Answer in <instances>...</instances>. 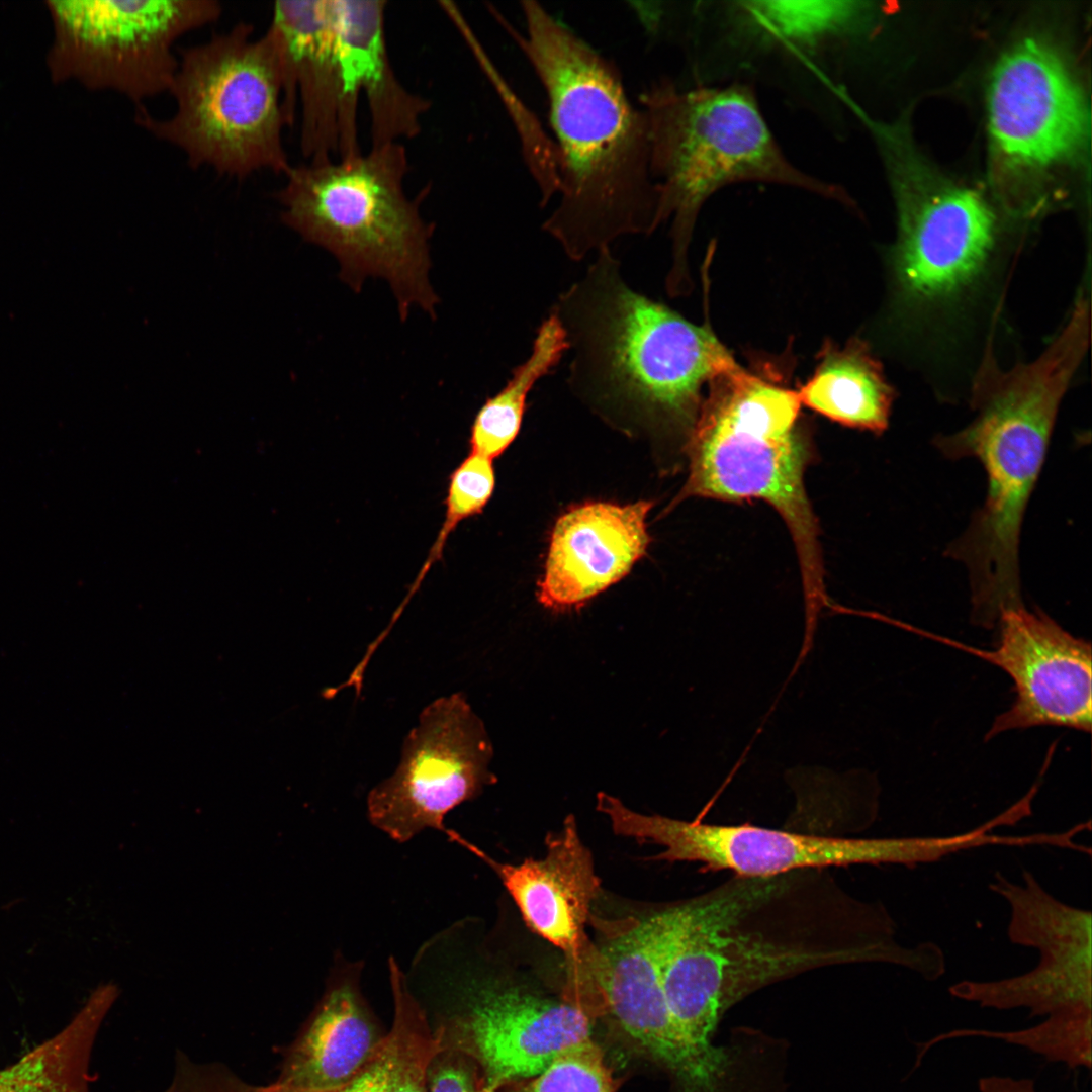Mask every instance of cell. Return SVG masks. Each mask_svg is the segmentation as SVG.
Instances as JSON below:
<instances>
[{
	"label": "cell",
	"instance_id": "1",
	"mask_svg": "<svg viewBox=\"0 0 1092 1092\" xmlns=\"http://www.w3.org/2000/svg\"><path fill=\"white\" fill-rule=\"evenodd\" d=\"M734 876L673 905L663 946L669 1010L701 1046L719 1014L766 984L815 968L887 963L921 972L922 944L896 941V923L879 902L842 890L826 872Z\"/></svg>",
	"mask_w": 1092,
	"mask_h": 1092
},
{
	"label": "cell",
	"instance_id": "2",
	"mask_svg": "<svg viewBox=\"0 0 1092 1092\" xmlns=\"http://www.w3.org/2000/svg\"><path fill=\"white\" fill-rule=\"evenodd\" d=\"M886 255V326L899 357L938 392L969 393L996 357L1007 290L1025 237L978 191L903 199Z\"/></svg>",
	"mask_w": 1092,
	"mask_h": 1092
},
{
	"label": "cell",
	"instance_id": "3",
	"mask_svg": "<svg viewBox=\"0 0 1092 1092\" xmlns=\"http://www.w3.org/2000/svg\"><path fill=\"white\" fill-rule=\"evenodd\" d=\"M512 31L548 99L558 157V204L542 228L573 261L658 226L647 120L617 66L537 1Z\"/></svg>",
	"mask_w": 1092,
	"mask_h": 1092
},
{
	"label": "cell",
	"instance_id": "4",
	"mask_svg": "<svg viewBox=\"0 0 1092 1092\" xmlns=\"http://www.w3.org/2000/svg\"><path fill=\"white\" fill-rule=\"evenodd\" d=\"M1091 309L1074 303L1059 331L1034 359L1002 368L997 359L978 373L969 392L975 415L936 445L951 458L975 457L987 494L948 555L970 575L973 618L993 624L1022 602L1019 541L1023 515L1041 470L1061 402L1089 350Z\"/></svg>",
	"mask_w": 1092,
	"mask_h": 1092
},
{
	"label": "cell",
	"instance_id": "5",
	"mask_svg": "<svg viewBox=\"0 0 1092 1092\" xmlns=\"http://www.w3.org/2000/svg\"><path fill=\"white\" fill-rule=\"evenodd\" d=\"M596 254L550 309L567 336L569 386L596 406L689 437L704 388L741 366L708 326L634 289L611 248Z\"/></svg>",
	"mask_w": 1092,
	"mask_h": 1092
},
{
	"label": "cell",
	"instance_id": "6",
	"mask_svg": "<svg viewBox=\"0 0 1092 1092\" xmlns=\"http://www.w3.org/2000/svg\"><path fill=\"white\" fill-rule=\"evenodd\" d=\"M640 102L647 120L658 222L671 221L669 295H679L689 284L687 253L698 213L722 187L766 182L849 202L842 187L808 175L787 159L746 84L682 89L662 80L649 87Z\"/></svg>",
	"mask_w": 1092,
	"mask_h": 1092
},
{
	"label": "cell",
	"instance_id": "7",
	"mask_svg": "<svg viewBox=\"0 0 1092 1092\" xmlns=\"http://www.w3.org/2000/svg\"><path fill=\"white\" fill-rule=\"evenodd\" d=\"M407 171L406 150L393 143L337 162L292 165L275 193L282 222L330 251L354 291L370 276L388 281L401 321L414 305L435 317L439 300L429 281L434 225L421 216L423 194L405 192Z\"/></svg>",
	"mask_w": 1092,
	"mask_h": 1092
},
{
	"label": "cell",
	"instance_id": "8",
	"mask_svg": "<svg viewBox=\"0 0 1092 1092\" xmlns=\"http://www.w3.org/2000/svg\"><path fill=\"white\" fill-rule=\"evenodd\" d=\"M707 391L687 440V481L674 502L696 496L768 504L791 534L808 601L817 603L824 567L804 483L810 450L798 425V392L742 367Z\"/></svg>",
	"mask_w": 1092,
	"mask_h": 1092
},
{
	"label": "cell",
	"instance_id": "9",
	"mask_svg": "<svg viewBox=\"0 0 1092 1092\" xmlns=\"http://www.w3.org/2000/svg\"><path fill=\"white\" fill-rule=\"evenodd\" d=\"M168 93L175 103L170 116L143 107L134 120L182 152L192 169L244 180L261 171L285 175L292 166L283 143L289 126L279 62L252 23L240 21L178 51Z\"/></svg>",
	"mask_w": 1092,
	"mask_h": 1092
},
{
	"label": "cell",
	"instance_id": "10",
	"mask_svg": "<svg viewBox=\"0 0 1092 1092\" xmlns=\"http://www.w3.org/2000/svg\"><path fill=\"white\" fill-rule=\"evenodd\" d=\"M222 9L217 0H111L66 2L56 11L72 73L140 109L168 93L177 41L216 22Z\"/></svg>",
	"mask_w": 1092,
	"mask_h": 1092
},
{
	"label": "cell",
	"instance_id": "11",
	"mask_svg": "<svg viewBox=\"0 0 1092 1092\" xmlns=\"http://www.w3.org/2000/svg\"><path fill=\"white\" fill-rule=\"evenodd\" d=\"M483 722L461 692L441 697L420 713L404 738L394 772L367 797L373 826L403 843L430 828L446 833V815L495 782Z\"/></svg>",
	"mask_w": 1092,
	"mask_h": 1092
},
{
	"label": "cell",
	"instance_id": "12",
	"mask_svg": "<svg viewBox=\"0 0 1092 1092\" xmlns=\"http://www.w3.org/2000/svg\"><path fill=\"white\" fill-rule=\"evenodd\" d=\"M581 976L583 999L606 1009L619 1026L693 1089L712 1092L727 1056L693 1041L674 1020L663 990L667 908L646 918L600 922Z\"/></svg>",
	"mask_w": 1092,
	"mask_h": 1092
},
{
	"label": "cell",
	"instance_id": "13",
	"mask_svg": "<svg viewBox=\"0 0 1092 1092\" xmlns=\"http://www.w3.org/2000/svg\"><path fill=\"white\" fill-rule=\"evenodd\" d=\"M612 828L618 835L660 845L663 850L655 859L699 862L705 871L750 878L853 864L915 867L921 856L916 836L845 837L706 824L645 815L626 806L615 810Z\"/></svg>",
	"mask_w": 1092,
	"mask_h": 1092
},
{
	"label": "cell",
	"instance_id": "14",
	"mask_svg": "<svg viewBox=\"0 0 1092 1092\" xmlns=\"http://www.w3.org/2000/svg\"><path fill=\"white\" fill-rule=\"evenodd\" d=\"M998 643L979 658L1012 679L1015 700L998 715L986 739L1037 726L1090 732L1092 719L1091 644L1074 637L1039 610L1023 602L1000 611Z\"/></svg>",
	"mask_w": 1092,
	"mask_h": 1092
},
{
	"label": "cell",
	"instance_id": "15",
	"mask_svg": "<svg viewBox=\"0 0 1092 1092\" xmlns=\"http://www.w3.org/2000/svg\"><path fill=\"white\" fill-rule=\"evenodd\" d=\"M988 114L997 152L1019 168L1068 160L1089 129L1082 90L1058 54L1035 39L1020 42L996 67Z\"/></svg>",
	"mask_w": 1092,
	"mask_h": 1092
},
{
	"label": "cell",
	"instance_id": "16",
	"mask_svg": "<svg viewBox=\"0 0 1092 1092\" xmlns=\"http://www.w3.org/2000/svg\"><path fill=\"white\" fill-rule=\"evenodd\" d=\"M459 1044L481 1065L484 1087L533 1077L565 1050L590 1038L588 1017L571 1002L495 982L466 980Z\"/></svg>",
	"mask_w": 1092,
	"mask_h": 1092
},
{
	"label": "cell",
	"instance_id": "17",
	"mask_svg": "<svg viewBox=\"0 0 1092 1092\" xmlns=\"http://www.w3.org/2000/svg\"><path fill=\"white\" fill-rule=\"evenodd\" d=\"M653 505L587 502L559 516L538 582L540 604L555 611L578 608L628 575L651 542L647 517Z\"/></svg>",
	"mask_w": 1092,
	"mask_h": 1092
},
{
	"label": "cell",
	"instance_id": "18",
	"mask_svg": "<svg viewBox=\"0 0 1092 1092\" xmlns=\"http://www.w3.org/2000/svg\"><path fill=\"white\" fill-rule=\"evenodd\" d=\"M382 0H335L336 47L341 78L339 159L361 153L357 108L360 94L370 115L371 147L400 143L421 131L430 102L406 89L388 56Z\"/></svg>",
	"mask_w": 1092,
	"mask_h": 1092
},
{
	"label": "cell",
	"instance_id": "19",
	"mask_svg": "<svg viewBox=\"0 0 1092 1092\" xmlns=\"http://www.w3.org/2000/svg\"><path fill=\"white\" fill-rule=\"evenodd\" d=\"M265 34L279 62L289 127L300 111L302 156L308 163L333 160L341 101L335 0L276 1Z\"/></svg>",
	"mask_w": 1092,
	"mask_h": 1092
},
{
	"label": "cell",
	"instance_id": "20",
	"mask_svg": "<svg viewBox=\"0 0 1092 1092\" xmlns=\"http://www.w3.org/2000/svg\"><path fill=\"white\" fill-rule=\"evenodd\" d=\"M455 840L494 870L526 924L561 949L572 970L584 962L593 946L585 924L601 882L574 817H567L563 828L548 836L542 859L527 858L518 864L492 859L461 835Z\"/></svg>",
	"mask_w": 1092,
	"mask_h": 1092
},
{
	"label": "cell",
	"instance_id": "21",
	"mask_svg": "<svg viewBox=\"0 0 1092 1092\" xmlns=\"http://www.w3.org/2000/svg\"><path fill=\"white\" fill-rule=\"evenodd\" d=\"M363 963L337 954L327 991L307 1028L286 1054L278 1078L259 1092H334L373 1055L377 1034L359 990Z\"/></svg>",
	"mask_w": 1092,
	"mask_h": 1092
},
{
	"label": "cell",
	"instance_id": "22",
	"mask_svg": "<svg viewBox=\"0 0 1092 1092\" xmlns=\"http://www.w3.org/2000/svg\"><path fill=\"white\" fill-rule=\"evenodd\" d=\"M798 392L801 404L843 426L882 434L889 426L896 390L882 363L859 339L829 346Z\"/></svg>",
	"mask_w": 1092,
	"mask_h": 1092
},
{
	"label": "cell",
	"instance_id": "23",
	"mask_svg": "<svg viewBox=\"0 0 1092 1092\" xmlns=\"http://www.w3.org/2000/svg\"><path fill=\"white\" fill-rule=\"evenodd\" d=\"M394 1015L390 1031L360 1071L334 1092H430L429 1072L445 1050V1035L433 1032L395 958L388 960Z\"/></svg>",
	"mask_w": 1092,
	"mask_h": 1092
},
{
	"label": "cell",
	"instance_id": "24",
	"mask_svg": "<svg viewBox=\"0 0 1092 1092\" xmlns=\"http://www.w3.org/2000/svg\"><path fill=\"white\" fill-rule=\"evenodd\" d=\"M118 996L111 982L95 988L58 1033L0 1068V1092H90L94 1043Z\"/></svg>",
	"mask_w": 1092,
	"mask_h": 1092
},
{
	"label": "cell",
	"instance_id": "25",
	"mask_svg": "<svg viewBox=\"0 0 1092 1092\" xmlns=\"http://www.w3.org/2000/svg\"><path fill=\"white\" fill-rule=\"evenodd\" d=\"M1023 884L995 875L990 889L1010 908L1007 934L1014 944L1034 947L1039 954L1092 962V914L1051 895L1028 871Z\"/></svg>",
	"mask_w": 1092,
	"mask_h": 1092
},
{
	"label": "cell",
	"instance_id": "26",
	"mask_svg": "<svg viewBox=\"0 0 1092 1092\" xmlns=\"http://www.w3.org/2000/svg\"><path fill=\"white\" fill-rule=\"evenodd\" d=\"M948 991L983 1008H1027L1030 1017L1092 1011V965L1040 958L1033 970L1019 976L964 980Z\"/></svg>",
	"mask_w": 1092,
	"mask_h": 1092
},
{
	"label": "cell",
	"instance_id": "27",
	"mask_svg": "<svg viewBox=\"0 0 1092 1092\" xmlns=\"http://www.w3.org/2000/svg\"><path fill=\"white\" fill-rule=\"evenodd\" d=\"M568 348L561 323L549 312L536 330L530 355L476 413L470 427L469 453L494 460L508 449L520 432L530 392L538 381L555 371Z\"/></svg>",
	"mask_w": 1092,
	"mask_h": 1092
},
{
	"label": "cell",
	"instance_id": "28",
	"mask_svg": "<svg viewBox=\"0 0 1092 1092\" xmlns=\"http://www.w3.org/2000/svg\"><path fill=\"white\" fill-rule=\"evenodd\" d=\"M963 1037H982L1001 1040L1024 1048L1050 1062L1062 1063L1071 1069L1091 1068L1092 1011L1069 1012L1048 1016L1042 1022L1016 1030L956 1028L918 1043L915 1068L933 1045Z\"/></svg>",
	"mask_w": 1092,
	"mask_h": 1092
},
{
	"label": "cell",
	"instance_id": "29",
	"mask_svg": "<svg viewBox=\"0 0 1092 1092\" xmlns=\"http://www.w3.org/2000/svg\"><path fill=\"white\" fill-rule=\"evenodd\" d=\"M740 4L769 33L806 42L846 31L863 11L857 2L750 1Z\"/></svg>",
	"mask_w": 1092,
	"mask_h": 1092
},
{
	"label": "cell",
	"instance_id": "30",
	"mask_svg": "<svg viewBox=\"0 0 1092 1092\" xmlns=\"http://www.w3.org/2000/svg\"><path fill=\"white\" fill-rule=\"evenodd\" d=\"M495 488L493 460L469 453L449 476L445 498V519L429 556L419 573L415 592L431 566L442 557L450 534L464 520L479 515L490 500Z\"/></svg>",
	"mask_w": 1092,
	"mask_h": 1092
},
{
	"label": "cell",
	"instance_id": "31",
	"mask_svg": "<svg viewBox=\"0 0 1092 1092\" xmlns=\"http://www.w3.org/2000/svg\"><path fill=\"white\" fill-rule=\"evenodd\" d=\"M522 1092H614L599 1048L586 1039L557 1056Z\"/></svg>",
	"mask_w": 1092,
	"mask_h": 1092
},
{
	"label": "cell",
	"instance_id": "32",
	"mask_svg": "<svg viewBox=\"0 0 1092 1092\" xmlns=\"http://www.w3.org/2000/svg\"><path fill=\"white\" fill-rule=\"evenodd\" d=\"M161 1092H259L233 1070L218 1062H197L186 1053L175 1056L170 1084Z\"/></svg>",
	"mask_w": 1092,
	"mask_h": 1092
},
{
	"label": "cell",
	"instance_id": "33",
	"mask_svg": "<svg viewBox=\"0 0 1092 1092\" xmlns=\"http://www.w3.org/2000/svg\"><path fill=\"white\" fill-rule=\"evenodd\" d=\"M441 1053L430 1068V1092H477L472 1075L465 1065L452 1057L444 1059Z\"/></svg>",
	"mask_w": 1092,
	"mask_h": 1092
},
{
	"label": "cell",
	"instance_id": "34",
	"mask_svg": "<svg viewBox=\"0 0 1092 1092\" xmlns=\"http://www.w3.org/2000/svg\"><path fill=\"white\" fill-rule=\"evenodd\" d=\"M978 1088L980 1092H1037L1032 1079L1009 1076L981 1077Z\"/></svg>",
	"mask_w": 1092,
	"mask_h": 1092
},
{
	"label": "cell",
	"instance_id": "35",
	"mask_svg": "<svg viewBox=\"0 0 1092 1092\" xmlns=\"http://www.w3.org/2000/svg\"><path fill=\"white\" fill-rule=\"evenodd\" d=\"M477 1092H493V1091H491V1090H489L488 1088H486V1087L482 1086V1087H481L480 1089H478V1091H477Z\"/></svg>",
	"mask_w": 1092,
	"mask_h": 1092
}]
</instances>
